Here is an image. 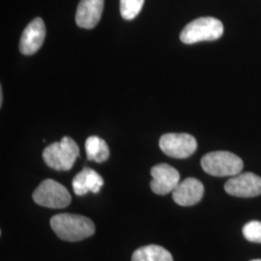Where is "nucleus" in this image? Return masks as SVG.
I'll return each instance as SVG.
<instances>
[{
	"label": "nucleus",
	"instance_id": "1",
	"mask_svg": "<svg viewBox=\"0 0 261 261\" xmlns=\"http://www.w3.org/2000/svg\"><path fill=\"white\" fill-rule=\"evenodd\" d=\"M50 226L60 239L68 242L82 241L95 233L93 222L82 215H56L50 219Z\"/></svg>",
	"mask_w": 261,
	"mask_h": 261
},
{
	"label": "nucleus",
	"instance_id": "5",
	"mask_svg": "<svg viewBox=\"0 0 261 261\" xmlns=\"http://www.w3.org/2000/svg\"><path fill=\"white\" fill-rule=\"evenodd\" d=\"M33 200L38 205L61 209L71 203L72 197L63 185L53 179H46L34 191Z\"/></svg>",
	"mask_w": 261,
	"mask_h": 261
},
{
	"label": "nucleus",
	"instance_id": "2",
	"mask_svg": "<svg viewBox=\"0 0 261 261\" xmlns=\"http://www.w3.org/2000/svg\"><path fill=\"white\" fill-rule=\"evenodd\" d=\"M80 155V148L74 140L64 137L59 142H54L43 151V159L47 167L66 171L74 167Z\"/></svg>",
	"mask_w": 261,
	"mask_h": 261
},
{
	"label": "nucleus",
	"instance_id": "9",
	"mask_svg": "<svg viewBox=\"0 0 261 261\" xmlns=\"http://www.w3.org/2000/svg\"><path fill=\"white\" fill-rule=\"evenodd\" d=\"M46 37V27L41 18L33 19L22 32L19 41V50L24 56L37 53Z\"/></svg>",
	"mask_w": 261,
	"mask_h": 261
},
{
	"label": "nucleus",
	"instance_id": "13",
	"mask_svg": "<svg viewBox=\"0 0 261 261\" xmlns=\"http://www.w3.org/2000/svg\"><path fill=\"white\" fill-rule=\"evenodd\" d=\"M132 261H173V257L165 248L158 245H148L135 251Z\"/></svg>",
	"mask_w": 261,
	"mask_h": 261
},
{
	"label": "nucleus",
	"instance_id": "14",
	"mask_svg": "<svg viewBox=\"0 0 261 261\" xmlns=\"http://www.w3.org/2000/svg\"><path fill=\"white\" fill-rule=\"evenodd\" d=\"M85 152L89 161L103 163L110 157V149L105 140L99 137H89L85 141Z\"/></svg>",
	"mask_w": 261,
	"mask_h": 261
},
{
	"label": "nucleus",
	"instance_id": "6",
	"mask_svg": "<svg viewBox=\"0 0 261 261\" xmlns=\"http://www.w3.org/2000/svg\"><path fill=\"white\" fill-rule=\"evenodd\" d=\"M159 144L166 155L175 159L189 158L197 148L196 139L189 134H166L162 136Z\"/></svg>",
	"mask_w": 261,
	"mask_h": 261
},
{
	"label": "nucleus",
	"instance_id": "8",
	"mask_svg": "<svg viewBox=\"0 0 261 261\" xmlns=\"http://www.w3.org/2000/svg\"><path fill=\"white\" fill-rule=\"evenodd\" d=\"M151 190L160 196L172 193L180 182L177 170L168 164H160L151 169Z\"/></svg>",
	"mask_w": 261,
	"mask_h": 261
},
{
	"label": "nucleus",
	"instance_id": "10",
	"mask_svg": "<svg viewBox=\"0 0 261 261\" xmlns=\"http://www.w3.org/2000/svg\"><path fill=\"white\" fill-rule=\"evenodd\" d=\"M204 194V187L196 178L190 177L179 182L172 192V198L178 205L192 206L199 202Z\"/></svg>",
	"mask_w": 261,
	"mask_h": 261
},
{
	"label": "nucleus",
	"instance_id": "11",
	"mask_svg": "<svg viewBox=\"0 0 261 261\" xmlns=\"http://www.w3.org/2000/svg\"><path fill=\"white\" fill-rule=\"evenodd\" d=\"M103 5L105 0H81L75 14L76 24L85 29L95 28L102 17Z\"/></svg>",
	"mask_w": 261,
	"mask_h": 261
},
{
	"label": "nucleus",
	"instance_id": "3",
	"mask_svg": "<svg viewBox=\"0 0 261 261\" xmlns=\"http://www.w3.org/2000/svg\"><path fill=\"white\" fill-rule=\"evenodd\" d=\"M224 25L212 17L198 18L188 23L180 34V40L187 45L203 41H216L222 37Z\"/></svg>",
	"mask_w": 261,
	"mask_h": 261
},
{
	"label": "nucleus",
	"instance_id": "18",
	"mask_svg": "<svg viewBox=\"0 0 261 261\" xmlns=\"http://www.w3.org/2000/svg\"><path fill=\"white\" fill-rule=\"evenodd\" d=\"M252 261H261V259H254V260Z\"/></svg>",
	"mask_w": 261,
	"mask_h": 261
},
{
	"label": "nucleus",
	"instance_id": "17",
	"mask_svg": "<svg viewBox=\"0 0 261 261\" xmlns=\"http://www.w3.org/2000/svg\"><path fill=\"white\" fill-rule=\"evenodd\" d=\"M3 103V94H2V88L0 90V105H2Z\"/></svg>",
	"mask_w": 261,
	"mask_h": 261
},
{
	"label": "nucleus",
	"instance_id": "7",
	"mask_svg": "<svg viewBox=\"0 0 261 261\" xmlns=\"http://www.w3.org/2000/svg\"><path fill=\"white\" fill-rule=\"evenodd\" d=\"M225 192L237 197H254L261 195V177L252 172L239 173L224 185Z\"/></svg>",
	"mask_w": 261,
	"mask_h": 261
},
{
	"label": "nucleus",
	"instance_id": "4",
	"mask_svg": "<svg viewBox=\"0 0 261 261\" xmlns=\"http://www.w3.org/2000/svg\"><path fill=\"white\" fill-rule=\"evenodd\" d=\"M201 167L206 173L216 177L235 176L242 171L241 159L231 152L215 151L201 159Z\"/></svg>",
	"mask_w": 261,
	"mask_h": 261
},
{
	"label": "nucleus",
	"instance_id": "12",
	"mask_svg": "<svg viewBox=\"0 0 261 261\" xmlns=\"http://www.w3.org/2000/svg\"><path fill=\"white\" fill-rule=\"evenodd\" d=\"M103 186V178L92 168H84L73 179V189L76 196H84L89 192L97 194Z\"/></svg>",
	"mask_w": 261,
	"mask_h": 261
},
{
	"label": "nucleus",
	"instance_id": "16",
	"mask_svg": "<svg viewBox=\"0 0 261 261\" xmlns=\"http://www.w3.org/2000/svg\"><path fill=\"white\" fill-rule=\"evenodd\" d=\"M243 235L250 242L261 243V222L252 221L245 224Z\"/></svg>",
	"mask_w": 261,
	"mask_h": 261
},
{
	"label": "nucleus",
	"instance_id": "15",
	"mask_svg": "<svg viewBox=\"0 0 261 261\" xmlns=\"http://www.w3.org/2000/svg\"><path fill=\"white\" fill-rule=\"evenodd\" d=\"M144 0H120V13L122 18L127 20L134 19L143 7Z\"/></svg>",
	"mask_w": 261,
	"mask_h": 261
}]
</instances>
